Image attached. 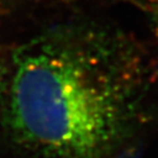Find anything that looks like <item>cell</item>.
Wrapping results in <instances>:
<instances>
[{
    "mask_svg": "<svg viewBox=\"0 0 158 158\" xmlns=\"http://www.w3.org/2000/svg\"><path fill=\"white\" fill-rule=\"evenodd\" d=\"M150 93L147 60L122 32L63 26L17 53L10 127L41 158H114L143 123Z\"/></svg>",
    "mask_w": 158,
    "mask_h": 158,
    "instance_id": "obj_1",
    "label": "cell"
},
{
    "mask_svg": "<svg viewBox=\"0 0 158 158\" xmlns=\"http://www.w3.org/2000/svg\"><path fill=\"white\" fill-rule=\"evenodd\" d=\"M141 4L147 13L153 32L158 38V0H141Z\"/></svg>",
    "mask_w": 158,
    "mask_h": 158,
    "instance_id": "obj_2",
    "label": "cell"
},
{
    "mask_svg": "<svg viewBox=\"0 0 158 158\" xmlns=\"http://www.w3.org/2000/svg\"><path fill=\"white\" fill-rule=\"evenodd\" d=\"M1 91H2V64L0 59V100H1Z\"/></svg>",
    "mask_w": 158,
    "mask_h": 158,
    "instance_id": "obj_3",
    "label": "cell"
}]
</instances>
